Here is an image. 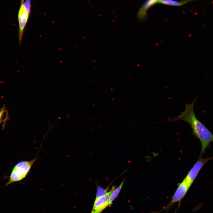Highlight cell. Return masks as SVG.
<instances>
[{
  "instance_id": "cell-1",
  "label": "cell",
  "mask_w": 213,
  "mask_h": 213,
  "mask_svg": "<svg viewBox=\"0 0 213 213\" xmlns=\"http://www.w3.org/2000/svg\"><path fill=\"white\" fill-rule=\"evenodd\" d=\"M197 98L193 102L185 104V110L181 112L178 116L169 119L167 121L173 122L182 120L186 122L191 127L193 133L200 141L201 144L200 155L204 153L210 143L213 142V134L195 116L194 106Z\"/></svg>"
},
{
  "instance_id": "cell-2",
  "label": "cell",
  "mask_w": 213,
  "mask_h": 213,
  "mask_svg": "<svg viewBox=\"0 0 213 213\" xmlns=\"http://www.w3.org/2000/svg\"><path fill=\"white\" fill-rule=\"evenodd\" d=\"M37 159L36 156L31 160L21 161L17 163L13 168L9 179L6 185L20 181L24 179Z\"/></svg>"
},
{
  "instance_id": "cell-3",
  "label": "cell",
  "mask_w": 213,
  "mask_h": 213,
  "mask_svg": "<svg viewBox=\"0 0 213 213\" xmlns=\"http://www.w3.org/2000/svg\"><path fill=\"white\" fill-rule=\"evenodd\" d=\"M191 186V185L184 179L179 185L170 201L161 210L156 212L158 213L162 211H165L167 213L172 205L177 203L178 204V207H179L183 199L187 193Z\"/></svg>"
},
{
  "instance_id": "cell-4",
  "label": "cell",
  "mask_w": 213,
  "mask_h": 213,
  "mask_svg": "<svg viewBox=\"0 0 213 213\" xmlns=\"http://www.w3.org/2000/svg\"><path fill=\"white\" fill-rule=\"evenodd\" d=\"M24 1V0H21L17 16L19 24L18 38L20 45L22 42L25 29L31 12L30 9H28L25 6Z\"/></svg>"
},
{
  "instance_id": "cell-5",
  "label": "cell",
  "mask_w": 213,
  "mask_h": 213,
  "mask_svg": "<svg viewBox=\"0 0 213 213\" xmlns=\"http://www.w3.org/2000/svg\"><path fill=\"white\" fill-rule=\"evenodd\" d=\"M213 159L210 158L203 159L201 156L190 170L184 178L186 182L191 185L202 167L207 162Z\"/></svg>"
},
{
  "instance_id": "cell-6",
  "label": "cell",
  "mask_w": 213,
  "mask_h": 213,
  "mask_svg": "<svg viewBox=\"0 0 213 213\" xmlns=\"http://www.w3.org/2000/svg\"><path fill=\"white\" fill-rule=\"evenodd\" d=\"M115 189L114 186L112 187L111 190L105 194L96 199L91 213H100L106 207L108 206L109 198L111 194Z\"/></svg>"
},
{
  "instance_id": "cell-7",
  "label": "cell",
  "mask_w": 213,
  "mask_h": 213,
  "mask_svg": "<svg viewBox=\"0 0 213 213\" xmlns=\"http://www.w3.org/2000/svg\"><path fill=\"white\" fill-rule=\"evenodd\" d=\"M157 0H147L142 5L137 13V17L140 20H143L146 17L147 12L151 7L156 4Z\"/></svg>"
},
{
  "instance_id": "cell-8",
  "label": "cell",
  "mask_w": 213,
  "mask_h": 213,
  "mask_svg": "<svg viewBox=\"0 0 213 213\" xmlns=\"http://www.w3.org/2000/svg\"><path fill=\"white\" fill-rule=\"evenodd\" d=\"M194 0H184L179 2L174 0H157L156 4L160 3L165 5L175 6H180Z\"/></svg>"
},
{
  "instance_id": "cell-9",
  "label": "cell",
  "mask_w": 213,
  "mask_h": 213,
  "mask_svg": "<svg viewBox=\"0 0 213 213\" xmlns=\"http://www.w3.org/2000/svg\"><path fill=\"white\" fill-rule=\"evenodd\" d=\"M123 180L120 185L116 188L115 189L111 194L108 201V206H110L114 200L117 197L121 191L124 183Z\"/></svg>"
},
{
  "instance_id": "cell-10",
  "label": "cell",
  "mask_w": 213,
  "mask_h": 213,
  "mask_svg": "<svg viewBox=\"0 0 213 213\" xmlns=\"http://www.w3.org/2000/svg\"><path fill=\"white\" fill-rule=\"evenodd\" d=\"M107 189H104L100 186L97 187V192L96 199L102 196L107 193Z\"/></svg>"
},
{
  "instance_id": "cell-11",
  "label": "cell",
  "mask_w": 213,
  "mask_h": 213,
  "mask_svg": "<svg viewBox=\"0 0 213 213\" xmlns=\"http://www.w3.org/2000/svg\"><path fill=\"white\" fill-rule=\"evenodd\" d=\"M5 110L4 107H3L0 111V123L2 121V117L4 116V113L5 112Z\"/></svg>"
}]
</instances>
